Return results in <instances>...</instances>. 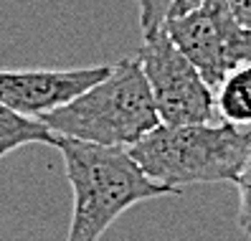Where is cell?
Returning <instances> with one entry per match:
<instances>
[{"instance_id":"12","label":"cell","mask_w":251,"mask_h":241,"mask_svg":"<svg viewBox=\"0 0 251 241\" xmlns=\"http://www.w3.org/2000/svg\"><path fill=\"white\" fill-rule=\"evenodd\" d=\"M201 3H203V0H173V8H170V16H168V18H173V16H183V13L198 8Z\"/></svg>"},{"instance_id":"7","label":"cell","mask_w":251,"mask_h":241,"mask_svg":"<svg viewBox=\"0 0 251 241\" xmlns=\"http://www.w3.org/2000/svg\"><path fill=\"white\" fill-rule=\"evenodd\" d=\"M216 109L228 125H251V61L233 69L218 84Z\"/></svg>"},{"instance_id":"10","label":"cell","mask_w":251,"mask_h":241,"mask_svg":"<svg viewBox=\"0 0 251 241\" xmlns=\"http://www.w3.org/2000/svg\"><path fill=\"white\" fill-rule=\"evenodd\" d=\"M236 188H239V226L251 239V150L244 160L239 178H236Z\"/></svg>"},{"instance_id":"2","label":"cell","mask_w":251,"mask_h":241,"mask_svg":"<svg viewBox=\"0 0 251 241\" xmlns=\"http://www.w3.org/2000/svg\"><path fill=\"white\" fill-rule=\"evenodd\" d=\"M38 119L53 134L125 150L160 125L150 84L137 56L120 58L101 81Z\"/></svg>"},{"instance_id":"6","label":"cell","mask_w":251,"mask_h":241,"mask_svg":"<svg viewBox=\"0 0 251 241\" xmlns=\"http://www.w3.org/2000/svg\"><path fill=\"white\" fill-rule=\"evenodd\" d=\"M109 69L112 64L89 69H0V104L38 119L101 81Z\"/></svg>"},{"instance_id":"9","label":"cell","mask_w":251,"mask_h":241,"mask_svg":"<svg viewBox=\"0 0 251 241\" xmlns=\"http://www.w3.org/2000/svg\"><path fill=\"white\" fill-rule=\"evenodd\" d=\"M140 8V28L142 38H150L165 28V21L170 16L173 0H137Z\"/></svg>"},{"instance_id":"8","label":"cell","mask_w":251,"mask_h":241,"mask_svg":"<svg viewBox=\"0 0 251 241\" xmlns=\"http://www.w3.org/2000/svg\"><path fill=\"white\" fill-rule=\"evenodd\" d=\"M53 145L56 134L36 117H25L8 109L5 104H0V158H5L8 153L18 150L23 145Z\"/></svg>"},{"instance_id":"11","label":"cell","mask_w":251,"mask_h":241,"mask_svg":"<svg viewBox=\"0 0 251 241\" xmlns=\"http://www.w3.org/2000/svg\"><path fill=\"white\" fill-rule=\"evenodd\" d=\"M226 3L233 10V16L251 31V0H226Z\"/></svg>"},{"instance_id":"3","label":"cell","mask_w":251,"mask_h":241,"mask_svg":"<svg viewBox=\"0 0 251 241\" xmlns=\"http://www.w3.org/2000/svg\"><path fill=\"white\" fill-rule=\"evenodd\" d=\"M251 150V134L236 125H157L129 155L162 186L236 183Z\"/></svg>"},{"instance_id":"1","label":"cell","mask_w":251,"mask_h":241,"mask_svg":"<svg viewBox=\"0 0 251 241\" xmlns=\"http://www.w3.org/2000/svg\"><path fill=\"white\" fill-rule=\"evenodd\" d=\"M53 147L64 158L66 180L74 190L66 241H99L135 203L180 193V188L152 180L125 147L94 145L66 134H56Z\"/></svg>"},{"instance_id":"4","label":"cell","mask_w":251,"mask_h":241,"mask_svg":"<svg viewBox=\"0 0 251 241\" xmlns=\"http://www.w3.org/2000/svg\"><path fill=\"white\" fill-rule=\"evenodd\" d=\"M165 33L213 92L233 69L251 61V31L226 0H203L183 16L168 18Z\"/></svg>"},{"instance_id":"5","label":"cell","mask_w":251,"mask_h":241,"mask_svg":"<svg viewBox=\"0 0 251 241\" xmlns=\"http://www.w3.org/2000/svg\"><path fill=\"white\" fill-rule=\"evenodd\" d=\"M135 56L140 58L142 74L150 84L160 125L213 122L216 92L170 41L165 28L150 38H142V46Z\"/></svg>"}]
</instances>
